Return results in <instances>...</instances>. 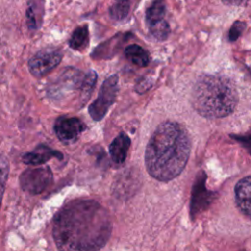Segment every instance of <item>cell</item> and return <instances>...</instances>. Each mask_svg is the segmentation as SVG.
Segmentation results:
<instances>
[{"instance_id": "4", "label": "cell", "mask_w": 251, "mask_h": 251, "mask_svg": "<svg viewBox=\"0 0 251 251\" xmlns=\"http://www.w3.org/2000/svg\"><path fill=\"white\" fill-rule=\"evenodd\" d=\"M85 75L75 69H67L57 78V80L49 86V94L55 99H61L66 93L72 90H80L83 103L88 98L84 90Z\"/></svg>"}, {"instance_id": "17", "label": "cell", "mask_w": 251, "mask_h": 251, "mask_svg": "<svg viewBox=\"0 0 251 251\" xmlns=\"http://www.w3.org/2000/svg\"><path fill=\"white\" fill-rule=\"evenodd\" d=\"M110 16L113 20L122 21L126 19L129 12V2L127 0H119L110 7Z\"/></svg>"}, {"instance_id": "21", "label": "cell", "mask_w": 251, "mask_h": 251, "mask_svg": "<svg viewBox=\"0 0 251 251\" xmlns=\"http://www.w3.org/2000/svg\"><path fill=\"white\" fill-rule=\"evenodd\" d=\"M246 0H226V2H228V3H233V4H236V5H238V4H240V3H243V2H245Z\"/></svg>"}, {"instance_id": "12", "label": "cell", "mask_w": 251, "mask_h": 251, "mask_svg": "<svg viewBox=\"0 0 251 251\" xmlns=\"http://www.w3.org/2000/svg\"><path fill=\"white\" fill-rule=\"evenodd\" d=\"M44 0H28L26 9V23L30 29L41 26L44 15Z\"/></svg>"}, {"instance_id": "6", "label": "cell", "mask_w": 251, "mask_h": 251, "mask_svg": "<svg viewBox=\"0 0 251 251\" xmlns=\"http://www.w3.org/2000/svg\"><path fill=\"white\" fill-rule=\"evenodd\" d=\"M53 181V174L49 167L31 168L24 171L20 176V184L23 190L29 194L43 192Z\"/></svg>"}, {"instance_id": "22", "label": "cell", "mask_w": 251, "mask_h": 251, "mask_svg": "<svg viewBox=\"0 0 251 251\" xmlns=\"http://www.w3.org/2000/svg\"><path fill=\"white\" fill-rule=\"evenodd\" d=\"M117 1H119V0H117Z\"/></svg>"}, {"instance_id": "19", "label": "cell", "mask_w": 251, "mask_h": 251, "mask_svg": "<svg viewBox=\"0 0 251 251\" xmlns=\"http://www.w3.org/2000/svg\"><path fill=\"white\" fill-rule=\"evenodd\" d=\"M243 26H244V24L241 22L234 23V25H232V27L230 28V31H229L230 40H234L240 35L241 31L243 30Z\"/></svg>"}, {"instance_id": "20", "label": "cell", "mask_w": 251, "mask_h": 251, "mask_svg": "<svg viewBox=\"0 0 251 251\" xmlns=\"http://www.w3.org/2000/svg\"><path fill=\"white\" fill-rule=\"evenodd\" d=\"M244 144L245 146L250 150V153H251V135L248 137V138H244Z\"/></svg>"}, {"instance_id": "3", "label": "cell", "mask_w": 251, "mask_h": 251, "mask_svg": "<svg viewBox=\"0 0 251 251\" xmlns=\"http://www.w3.org/2000/svg\"><path fill=\"white\" fill-rule=\"evenodd\" d=\"M238 95L233 82L220 75H202L192 91V105L205 118L217 119L233 112Z\"/></svg>"}, {"instance_id": "14", "label": "cell", "mask_w": 251, "mask_h": 251, "mask_svg": "<svg viewBox=\"0 0 251 251\" xmlns=\"http://www.w3.org/2000/svg\"><path fill=\"white\" fill-rule=\"evenodd\" d=\"M89 42V32L87 25H82L76 27L69 40V45L72 49L76 51H82L88 46Z\"/></svg>"}, {"instance_id": "2", "label": "cell", "mask_w": 251, "mask_h": 251, "mask_svg": "<svg viewBox=\"0 0 251 251\" xmlns=\"http://www.w3.org/2000/svg\"><path fill=\"white\" fill-rule=\"evenodd\" d=\"M189 154L190 139L185 127L176 122L162 123L145 150L147 172L158 180L169 181L183 171Z\"/></svg>"}, {"instance_id": "9", "label": "cell", "mask_w": 251, "mask_h": 251, "mask_svg": "<svg viewBox=\"0 0 251 251\" xmlns=\"http://www.w3.org/2000/svg\"><path fill=\"white\" fill-rule=\"evenodd\" d=\"M235 202L239 210L251 218V176L241 178L234 188Z\"/></svg>"}, {"instance_id": "5", "label": "cell", "mask_w": 251, "mask_h": 251, "mask_svg": "<svg viewBox=\"0 0 251 251\" xmlns=\"http://www.w3.org/2000/svg\"><path fill=\"white\" fill-rule=\"evenodd\" d=\"M119 76L113 75L109 76L102 84L98 97L89 106L88 112L94 121H101L107 114L109 108L116 99L119 88Z\"/></svg>"}, {"instance_id": "13", "label": "cell", "mask_w": 251, "mask_h": 251, "mask_svg": "<svg viewBox=\"0 0 251 251\" xmlns=\"http://www.w3.org/2000/svg\"><path fill=\"white\" fill-rule=\"evenodd\" d=\"M125 55L132 64L138 67H146L149 63V54L141 46L130 44L126 47Z\"/></svg>"}, {"instance_id": "1", "label": "cell", "mask_w": 251, "mask_h": 251, "mask_svg": "<svg viewBox=\"0 0 251 251\" xmlns=\"http://www.w3.org/2000/svg\"><path fill=\"white\" fill-rule=\"evenodd\" d=\"M112 232L107 210L93 200H75L65 205L55 216L53 238L62 250L102 248Z\"/></svg>"}, {"instance_id": "18", "label": "cell", "mask_w": 251, "mask_h": 251, "mask_svg": "<svg viewBox=\"0 0 251 251\" xmlns=\"http://www.w3.org/2000/svg\"><path fill=\"white\" fill-rule=\"evenodd\" d=\"M8 175H9V161L5 156H0V207L2 203L3 193L5 190Z\"/></svg>"}, {"instance_id": "16", "label": "cell", "mask_w": 251, "mask_h": 251, "mask_svg": "<svg viewBox=\"0 0 251 251\" xmlns=\"http://www.w3.org/2000/svg\"><path fill=\"white\" fill-rule=\"evenodd\" d=\"M149 31L158 40H165L170 34V25L165 19L149 24Z\"/></svg>"}, {"instance_id": "8", "label": "cell", "mask_w": 251, "mask_h": 251, "mask_svg": "<svg viewBox=\"0 0 251 251\" xmlns=\"http://www.w3.org/2000/svg\"><path fill=\"white\" fill-rule=\"evenodd\" d=\"M84 129V123L75 117H60L54 126L57 137L64 143L76 141Z\"/></svg>"}, {"instance_id": "11", "label": "cell", "mask_w": 251, "mask_h": 251, "mask_svg": "<svg viewBox=\"0 0 251 251\" xmlns=\"http://www.w3.org/2000/svg\"><path fill=\"white\" fill-rule=\"evenodd\" d=\"M129 145L130 139L125 132L119 133L114 138L109 147V152L114 163L123 164L125 162Z\"/></svg>"}, {"instance_id": "15", "label": "cell", "mask_w": 251, "mask_h": 251, "mask_svg": "<svg viewBox=\"0 0 251 251\" xmlns=\"http://www.w3.org/2000/svg\"><path fill=\"white\" fill-rule=\"evenodd\" d=\"M166 13V5L164 0H154L151 6L146 10V22L152 24L164 19Z\"/></svg>"}, {"instance_id": "7", "label": "cell", "mask_w": 251, "mask_h": 251, "mask_svg": "<svg viewBox=\"0 0 251 251\" xmlns=\"http://www.w3.org/2000/svg\"><path fill=\"white\" fill-rule=\"evenodd\" d=\"M62 52L55 48H46L37 52L28 61V69L31 75L37 78L45 76L61 62Z\"/></svg>"}, {"instance_id": "10", "label": "cell", "mask_w": 251, "mask_h": 251, "mask_svg": "<svg viewBox=\"0 0 251 251\" xmlns=\"http://www.w3.org/2000/svg\"><path fill=\"white\" fill-rule=\"evenodd\" d=\"M62 154L45 145L36 147L33 151L28 152L23 156V161L26 165H41L52 158H62Z\"/></svg>"}]
</instances>
